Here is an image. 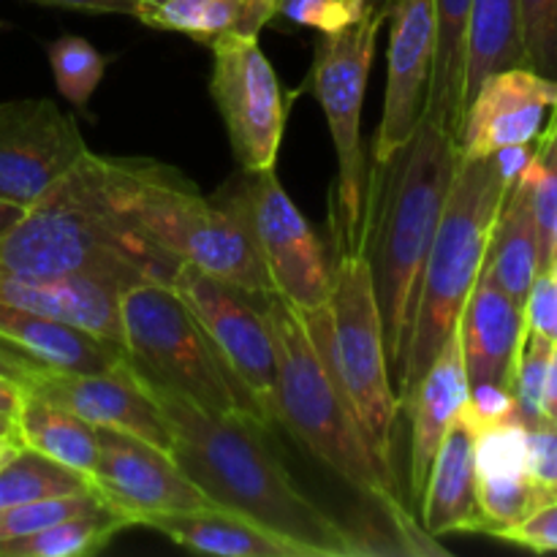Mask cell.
Wrapping results in <instances>:
<instances>
[{
    "instance_id": "cell-32",
    "label": "cell",
    "mask_w": 557,
    "mask_h": 557,
    "mask_svg": "<svg viewBox=\"0 0 557 557\" xmlns=\"http://www.w3.org/2000/svg\"><path fill=\"white\" fill-rule=\"evenodd\" d=\"M101 504L103 498L96 490H85V493L52 495V498H38L30 500V504L11 506V509L0 511V542L33 536V533L44 531V528L54 525V522L69 520V517L90 511Z\"/></svg>"
},
{
    "instance_id": "cell-45",
    "label": "cell",
    "mask_w": 557,
    "mask_h": 557,
    "mask_svg": "<svg viewBox=\"0 0 557 557\" xmlns=\"http://www.w3.org/2000/svg\"><path fill=\"white\" fill-rule=\"evenodd\" d=\"M547 500H557V482L542 484V504H547ZM542 504H539V506H542Z\"/></svg>"
},
{
    "instance_id": "cell-6",
    "label": "cell",
    "mask_w": 557,
    "mask_h": 557,
    "mask_svg": "<svg viewBox=\"0 0 557 557\" xmlns=\"http://www.w3.org/2000/svg\"><path fill=\"white\" fill-rule=\"evenodd\" d=\"M509 188L511 185L500 177L490 156L460 158L444 215L424 261L411 335L395 379L400 403L411 395L424 370L438 357L446 337L457 330L462 305L484 267L493 226Z\"/></svg>"
},
{
    "instance_id": "cell-8",
    "label": "cell",
    "mask_w": 557,
    "mask_h": 557,
    "mask_svg": "<svg viewBox=\"0 0 557 557\" xmlns=\"http://www.w3.org/2000/svg\"><path fill=\"white\" fill-rule=\"evenodd\" d=\"M123 357L136 373L212 413L264 422L218 359L210 337L169 283H134L120 292Z\"/></svg>"
},
{
    "instance_id": "cell-15",
    "label": "cell",
    "mask_w": 557,
    "mask_h": 557,
    "mask_svg": "<svg viewBox=\"0 0 557 557\" xmlns=\"http://www.w3.org/2000/svg\"><path fill=\"white\" fill-rule=\"evenodd\" d=\"M438 52L435 0H392L389 69H386L384 112L373 139V163H384L413 134L428 107Z\"/></svg>"
},
{
    "instance_id": "cell-30",
    "label": "cell",
    "mask_w": 557,
    "mask_h": 557,
    "mask_svg": "<svg viewBox=\"0 0 557 557\" xmlns=\"http://www.w3.org/2000/svg\"><path fill=\"white\" fill-rule=\"evenodd\" d=\"M85 490H92L90 479L30 446L20 444L14 455L0 466V511L38 498L85 493Z\"/></svg>"
},
{
    "instance_id": "cell-2",
    "label": "cell",
    "mask_w": 557,
    "mask_h": 557,
    "mask_svg": "<svg viewBox=\"0 0 557 557\" xmlns=\"http://www.w3.org/2000/svg\"><path fill=\"white\" fill-rule=\"evenodd\" d=\"M261 305L275 343L277 424L381 517L400 555H449L422 528L395 468L370 446L341 379L299 310L275 292L264 294Z\"/></svg>"
},
{
    "instance_id": "cell-44",
    "label": "cell",
    "mask_w": 557,
    "mask_h": 557,
    "mask_svg": "<svg viewBox=\"0 0 557 557\" xmlns=\"http://www.w3.org/2000/svg\"><path fill=\"white\" fill-rule=\"evenodd\" d=\"M16 446H20V438H16V435H5V438H0V466L14 455Z\"/></svg>"
},
{
    "instance_id": "cell-4",
    "label": "cell",
    "mask_w": 557,
    "mask_h": 557,
    "mask_svg": "<svg viewBox=\"0 0 557 557\" xmlns=\"http://www.w3.org/2000/svg\"><path fill=\"white\" fill-rule=\"evenodd\" d=\"M180 261L141 237L103 185L98 152L27 207L0 237V275H87L117 288L156 281L172 286Z\"/></svg>"
},
{
    "instance_id": "cell-9",
    "label": "cell",
    "mask_w": 557,
    "mask_h": 557,
    "mask_svg": "<svg viewBox=\"0 0 557 557\" xmlns=\"http://www.w3.org/2000/svg\"><path fill=\"white\" fill-rule=\"evenodd\" d=\"M386 20L389 16L370 11L357 25L315 38L313 63L302 87L313 92L324 109L335 145L337 180L330 212L335 250L362 248L370 172L362 141V107L375 60V44Z\"/></svg>"
},
{
    "instance_id": "cell-5",
    "label": "cell",
    "mask_w": 557,
    "mask_h": 557,
    "mask_svg": "<svg viewBox=\"0 0 557 557\" xmlns=\"http://www.w3.org/2000/svg\"><path fill=\"white\" fill-rule=\"evenodd\" d=\"M98 166L114 205L163 253L259 297L275 292L237 185L201 196L156 158L98 156Z\"/></svg>"
},
{
    "instance_id": "cell-29",
    "label": "cell",
    "mask_w": 557,
    "mask_h": 557,
    "mask_svg": "<svg viewBox=\"0 0 557 557\" xmlns=\"http://www.w3.org/2000/svg\"><path fill=\"white\" fill-rule=\"evenodd\" d=\"M471 0H435L438 16V52H435L433 82H430L428 107L438 114L457 136L462 128V85H466V27Z\"/></svg>"
},
{
    "instance_id": "cell-49",
    "label": "cell",
    "mask_w": 557,
    "mask_h": 557,
    "mask_svg": "<svg viewBox=\"0 0 557 557\" xmlns=\"http://www.w3.org/2000/svg\"><path fill=\"white\" fill-rule=\"evenodd\" d=\"M163 3V0H139V9H145V5H158Z\"/></svg>"
},
{
    "instance_id": "cell-38",
    "label": "cell",
    "mask_w": 557,
    "mask_h": 557,
    "mask_svg": "<svg viewBox=\"0 0 557 557\" xmlns=\"http://www.w3.org/2000/svg\"><path fill=\"white\" fill-rule=\"evenodd\" d=\"M38 5H52V9L87 11V14H125L136 16L139 0H30Z\"/></svg>"
},
{
    "instance_id": "cell-41",
    "label": "cell",
    "mask_w": 557,
    "mask_h": 557,
    "mask_svg": "<svg viewBox=\"0 0 557 557\" xmlns=\"http://www.w3.org/2000/svg\"><path fill=\"white\" fill-rule=\"evenodd\" d=\"M22 397H25V386L0 375V417L14 419L22 406Z\"/></svg>"
},
{
    "instance_id": "cell-17",
    "label": "cell",
    "mask_w": 557,
    "mask_h": 557,
    "mask_svg": "<svg viewBox=\"0 0 557 557\" xmlns=\"http://www.w3.org/2000/svg\"><path fill=\"white\" fill-rule=\"evenodd\" d=\"M27 392L76 413L92 428H109L169 451V433L161 411L134 375L125 357L101 373H58L41 370Z\"/></svg>"
},
{
    "instance_id": "cell-36",
    "label": "cell",
    "mask_w": 557,
    "mask_h": 557,
    "mask_svg": "<svg viewBox=\"0 0 557 557\" xmlns=\"http://www.w3.org/2000/svg\"><path fill=\"white\" fill-rule=\"evenodd\" d=\"M460 419L473 433L520 419L515 392L500 384H471L466 406L460 408Z\"/></svg>"
},
{
    "instance_id": "cell-26",
    "label": "cell",
    "mask_w": 557,
    "mask_h": 557,
    "mask_svg": "<svg viewBox=\"0 0 557 557\" xmlns=\"http://www.w3.org/2000/svg\"><path fill=\"white\" fill-rule=\"evenodd\" d=\"M528 65L520 0H471L466 27V85L462 101L493 71Z\"/></svg>"
},
{
    "instance_id": "cell-47",
    "label": "cell",
    "mask_w": 557,
    "mask_h": 557,
    "mask_svg": "<svg viewBox=\"0 0 557 557\" xmlns=\"http://www.w3.org/2000/svg\"><path fill=\"white\" fill-rule=\"evenodd\" d=\"M5 435H16L14 419H3V417H0V438H5Z\"/></svg>"
},
{
    "instance_id": "cell-33",
    "label": "cell",
    "mask_w": 557,
    "mask_h": 557,
    "mask_svg": "<svg viewBox=\"0 0 557 557\" xmlns=\"http://www.w3.org/2000/svg\"><path fill=\"white\" fill-rule=\"evenodd\" d=\"M549 354H553V343H549L547 337L528 332L520 362H517L515 386H511L517 400V413H520L525 428H536V424L549 422L547 413H544Z\"/></svg>"
},
{
    "instance_id": "cell-16",
    "label": "cell",
    "mask_w": 557,
    "mask_h": 557,
    "mask_svg": "<svg viewBox=\"0 0 557 557\" xmlns=\"http://www.w3.org/2000/svg\"><path fill=\"white\" fill-rule=\"evenodd\" d=\"M557 107V82L531 65L493 71L468 98L460 128L466 158H487L500 147L533 145Z\"/></svg>"
},
{
    "instance_id": "cell-39",
    "label": "cell",
    "mask_w": 557,
    "mask_h": 557,
    "mask_svg": "<svg viewBox=\"0 0 557 557\" xmlns=\"http://www.w3.org/2000/svg\"><path fill=\"white\" fill-rule=\"evenodd\" d=\"M490 158H493L495 166H498L500 177H504L509 185H515L517 180H520V174L528 169V163H531L533 145L500 147V150H495Z\"/></svg>"
},
{
    "instance_id": "cell-40",
    "label": "cell",
    "mask_w": 557,
    "mask_h": 557,
    "mask_svg": "<svg viewBox=\"0 0 557 557\" xmlns=\"http://www.w3.org/2000/svg\"><path fill=\"white\" fill-rule=\"evenodd\" d=\"M41 370L44 368L33 364L30 359L22 357L20 351H14V348H9L5 343H0V375H3V379L16 381V384L22 386H30L33 379H36Z\"/></svg>"
},
{
    "instance_id": "cell-48",
    "label": "cell",
    "mask_w": 557,
    "mask_h": 557,
    "mask_svg": "<svg viewBox=\"0 0 557 557\" xmlns=\"http://www.w3.org/2000/svg\"><path fill=\"white\" fill-rule=\"evenodd\" d=\"M370 5H373L375 11H379V14H384V16H389V9H392V0H368Z\"/></svg>"
},
{
    "instance_id": "cell-13",
    "label": "cell",
    "mask_w": 557,
    "mask_h": 557,
    "mask_svg": "<svg viewBox=\"0 0 557 557\" xmlns=\"http://www.w3.org/2000/svg\"><path fill=\"white\" fill-rule=\"evenodd\" d=\"M85 152V136L76 120L52 98L0 101V201L27 210Z\"/></svg>"
},
{
    "instance_id": "cell-34",
    "label": "cell",
    "mask_w": 557,
    "mask_h": 557,
    "mask_svg": "<svg viewBox=\"0 0 557 557\" xmlns=\"http://www.w3.org/2000/svg\"><path fill=\"white\" fill-rule=\"evenodd\" d=\"M370 11L375 9L368 0H281L275 20L294 27H310L319 30V36H326L357 25Z\"/></svg>"
},
{
    "instance_id": "cell-24",
    "label": "cell",
    "mask_w": 557,
    "mask_h": 557,
    "mask_svg": "<svg viewBox=\"0 0 557 557\" xmlns=\"http://www.w3.org/2000/svg\"><path fill=\"white\" fill-rule=\"evenodd\" d=\"M281 0H163L136 11V20L152 30L215 44L223 36H256L277 16Z\"/></svg>"
},
{
    "instance_id": "cell-23",
    "label": "cell",
    "mask_w": 557,
    "mask_h": 557,
    "mask_svg": "<svg viewBox=\"0 0 557 557\" xmlns=\"http://www.w3.org/2000/svg\"><path fill=\"white\" fill-rule=\"evenodd\" d=\"M482 275L504 288L517 305L525 308L533 281L542 275V245L533 215L531 194L522 180H517L506 194L498 221L493 226Z\"/></svg>"
},
{
    "instance_id": "cell-21",
    "label": "cell",
    "mask_w": 557,
    "mask_h": 557,
    "mask_svg": "<svg viewBox=\"0 0 557 557\" xmlns=\"http://www.w3.org/2000/svg\"><path fill=\"white\" fill-rule=\"evenodd\" d=\"M476 433L457 419L446 430L438 446L428 487L417 511L419 522L433 539L449 533H484V517L476 498V460H473Z\"/></svg>"
},
{
    "instance_id": "cell-18",
    "label": "cell",
    "mask_w": 557,
    "mask_h": 557,
    "mask_svg": "<svg viewBox=\"0 0 557 557\" xmlns=\"http://www.w3.org/2000/svg\"><path fill=\"white\" fill-rule=\"evenodd\" d=\"M468 389H471V384H468L466 359H462L460 332L455 330L446 337L438 357L424 370L411 395L400 403V411H406L408 422H411V451H408L411 504L422 500L441 441H444L446 430L451 428L460 408L466 406Z\"/></svg>"
},
{
    "instance_id": "cell-31",
    "label": "cell",
    "mask_w": 557,
    "mask_h": 557,
    "mask_svg": "<svg viewBox=\"0 0 557 557\" xmlns=\"http://www.w3.org/2000/svg\"><path fill=\"white\" fill-rule=\"evenodd\" d=\"M49 69H52L54 87L71 107L85 112L90 107L92 92L103 82L112 58L98 52L87 38L82 36H58L52 44H47Z\"/></svg>"
},
{
    "instance_id": "cell-12",
    "label": "cell",
    "mask_w": 557,
    "mask_h": 557,
    "mask_svg": "<svg viewBox=\"0 0 557 557\" xmlns=\"http://www.w3.org/2000/svg\"><path fill=\"white\" fill-rule=\"evenodd\" d=\"M234 185L245 201L275 294L299 310L330 302L332 267L324 245L286 194L275 169L239 172Z\"/></svg>"
},
{
    "instance_id": "cell-14",
    "label": "cell",
    "mask_w": 557,
    "mask_h": 557,
    "mask_svg": "<svg viewBox=\"0 0 557 557\" xmlns=\"http://www.w3.org/2000/svg\"><path fill=\"white\" fill-rule=\"evenodd\" d=\"M98 430V462L90 484L112 509L134 525L183 511L218 509L183 471L172 455L147 441L109 428Z\"/></svg>"
},
{
    "instance_id": "cell-11",
    "label": "cell",
    "mask_w": 557,
    "mask_h": 557,
    "mask_svg": "<svg viewBox=\"0 0 557 557\" xmlns=\"http://www.w3.org/2000/svg\"><path fill=\"white\" fill-rule=\"evenodd\" d=\"M212 49L210 96L243 172L275 169L294 98L256 36H223Z\"/></svg>"
},
{
    "instance_id": "cell-46",
    "label": "cell",
    "mask_w": 557,
    "mask_h": 557,
    "mask_svg": "<svg viewBox=\"0 0 557 557\" xmlns=\"http://www.w3.org/2000/svg\"><path fill=\"white\" fill-rule=\"evenodd\" d=\"M557 259V215H555V223H553V234H549V264ZM547 264V270H549Z\"/></svg>"
},
{
    "instance_id": "cell-43",
    "label": "cell",
    "mask_w": 557,
    "mask_h": 557,
    "mask_svg": "<svg viewBox=\"0 0 557 557\" xmlns=\"http://www.w3.org/2000/svg\"><path fill=\"white\" fill-rule=\"evenodd\" d=\"M22 212H25L22 207L9 205V201H0V237H3V234L9 232L16 221H20Z\"/></svg>"
},
{
    "instance_id": "cell-27",
    "label": "cell",
    "mask_w": 557,
    "mask_h": 557,
    "mask_svg": "<svg viewBox=\"0 0 557 557\" xmlns=\"http://www.w3.org/2000/svg\"><path fill=\"white\" fill-rule=\"evenodd\" d=\"M16 438L22 446L52 457L60 466L90 479L98 462V430L76 413L54 406L47 397L27 392L14 417Z\"/></svg>"
},
{
    "instance_id": "cell-50",
    "label": "cell",
    "mask_w": 557,
    "mask_h": 557,
    "mask_svg": "<svg viewBox=\"0 0 557 557\" xmlns=\"http://www.w3.org/2000/svg\"><path fill=\"white\" fill-rule=\"evenodd\" d=\"M5 30H11V25H9V22H3V20H0V36H3Z\"/></svg>"
},
{
    "instance_id": "cell-20",
    "label": "cell",
    "mask_w": 557,
    "mask_h": 557,
    "mask_svg": "<svg viewBox=\"0 0 557 557\" xmlns=\"http://www.w3.org/2000/svg\"><path fill=\"white\" fill-rule=\"evenodd\" d=\"M120 292L114 283L87 275L11 277L0 275V302L85 330L123 348Z\"/></svg>"
},
{
    "instance_id": "cell-7",
    "label": "cell",
    "mask_w": 557,
    "mask_h": 557,
    "mask_svg": "<svg viewBox=\"0 0 557 557\" xmlns=\"http://www.w3.org/2000/svg\"><path fill=\"white\" fill-rule=\"evenodd\" d=\"M332 294L321 308L299 310L305 326L341 379L375 455L392 466V438L400 417L386 359L384 324L364 250L332 253ZM395 468V466H392Z\"/></svg>"
},
{
    "instance_id": "cell-22",
    "label": "cell",
    "mask_w": 557,
    "mask_h": 557,
    "mask_svg": "<svg viewBox=\"0 0 557 557\" xmlns=\"http://www.w3.org/2000/svg\"><path fill=\"white\" fill-rule=\"evenodd\" d=\"M0 343L33 364L58 373H101L123 359V348L85 330L0 302Z\"/></svg>"
},
{
    "instance_id": "cell-37",
    "label": "cell",
    "mask_w": 557,
    "mask_h": 557,
    "mask_svg": "<svg viewBox=\"0 0 557 557\" xmlns=\"http://www.w3.org/2000/svg\"><path fill=\"white\" fill-rule=\"evenodd\" d=\"M495 539L517 544V547L531 549V553L539 555L557 553V500H547V504L536 506L522 520H517L515 525L504 528Z\"/></svg>"
},
{
    "instance_id": "cell-25",
    "label": "cell",
    "mask_w": 557,
    "mask_h": 557,
    "mask_svg": "<svg viewBox=\"0 0 557 557\" xmlns=\"http://www.w3.org/2000/svg\"><path fill=\"white\" fill-rule=\"evenodd\" d=\"M147 528L163 533L180 547L201 555L221 557H302L292 544L281 542L264 528L223 509L183 511V515L156 517Z\"/></svg>"
},
{
    "instance_id": "cell-35",
    "label": "cell",
    "mask_w": 557,
    "mask_h": 557,
    "mask_svg": "<svg viewBox=\"0 0 557 557\" xmlns=\"http://www.w3.org/2000/svg\"><path fill=\"white\" fill-rule=\"evenodd\" d=\"M528 65L557 82V0H520Z\"/></svg>"
},
{
    "instance_id": "cell-42",
    "label": "cell",
    "mask_w": 557,
    "mask_h": 557,
    "mask_svg": "<svg viewBox=\"0 0 557 557\" xmlns=\"http://www.w3.org/2000/svg\"><path fill=\"white\" fill-rule=\"evenodd\" d=\"M544 413L549 422L557 424V343L549 354V370H547V392H544Z\"/></svg>"
},
{
    "instance_id": "cell-1",
    "label": "cell",
    "mask_w": 557,
    "mask_h": 557,
    "mask_svg": "<svg viewBox=\"0 0 557 557\" xmlns=\"http://www.w3.org/2000/svg\"><path fill=\"white\" fill-rule=\"evenodd\" d=\"M134 375L161 411L172 460L218 509L264 528L302 557L389 555L375 536L346 525L299 490L267 444L270 430L237 413H212L136 370Z\"/></svg>"
},
{
    "instance_id": "cell-28",
    "label": "cell",
    "mask_w": 557,
    "mask_h": 557,
    "mask_svg": "<svg viewBox=\"0 0 557 557\" xmlns=\"http://www.w3.org/2000/svg\"><path fill=\"white\" fill-rule=\"evenodd\" d=\"M134 522L103 500L101 506L60 520L33 536L0 542V557H90Z\"/></svg>"
},
{
    "instance_id": "cell-10",
    "label": "cell",
    "mask_w": 557,
    "mask_h": 557,
    "mask_svg": "<svg viewBox=\"0 0 557 557\" xmlns=\"http://www.w3.org/2000/svg\"><path fill=\"white\" fill-rule=\"evenodd\" d=\"M172 288L188 305L221 364L256 408L261 422L270 430L275 428V343L261 305L264 294H250L190 264H180Z\"/></svg>"
},
{
    "instance_id": "cell-3",
    "label": "cell",
    "mask_w": 557,
    "mask_h": 557,
    "mask_svg": "<svg viewBox=\"0 0 557 557\" xmlns=\"http://www.w3.org/2000/svg\"><path fill=\"white\" fill-rule=\"evenodd\" d=\"M460 158V136L424 109L406 145L368 172L362 250L379 299L392 381L406 357L424 261Z\"/></svg>"
},
{
    "instance_id": "cell-51",
    "label": "cell",
    "mask_w": 557,
    "mask_h": 557,
    "mask_svg": "<svg viewBox=\"0 0 557 557\" xmlns=\"http://www.w3.org/2000/svg\"><path fill=\"white\" fill-rule=\"evenodd\" d=\"M547 272H553V275L557 277V259L553 261V264H549V270H547Z\"/></svg>"
},
{
    "instance_id": "cell-19",
    "label": "cell",
    "mask_w": 557,
    "mask_h": 557,
    "mask_svg": "<svg viewBox=\"0 0 557 557\" xmlns=\"http://www.w3.org/2000/svg\"><path fill=\"white\" fill-rule=\"evenodd\" d=\"M457 332L468 384H500L511 389L528 335L525 308L479 272L462 305Z\"/></svg>"
}]
</instances>
